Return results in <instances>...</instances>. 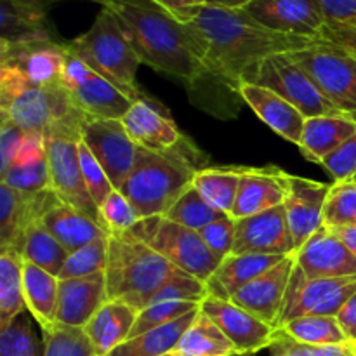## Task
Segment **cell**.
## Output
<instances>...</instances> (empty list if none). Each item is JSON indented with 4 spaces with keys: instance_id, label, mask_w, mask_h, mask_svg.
<instances>
[{
    "instance_id": "f6af8a7d",
    "label": "cell",
    "mask_w": 356,
    "mask_h": 356,
    "mask_svg": "<svg viewBox=\"0 0 356 356\" xmlns=\"http://www.w3.org/2000/svg\"><path fill=\"white\" fill-rule=\"evenodd\" d=\"M99 212L108 233L131 232L141 221V216L120 190L111 191L110 197L99 205Z\"/></svg>"
},
{
    "instance_id": "b9f144b4",
    "label": "cell",
    "mask_w": 356,
    "mask_h": 356,
    "mask_svg": "<svg viewBox=\"0 0 356 356\" xmlns=\"http://www.w3.org/2000/svg\"><path fill=\"white\" fill-rule=\"evenodd\" d=\"M108 236L110 235L92 240L90 243L70 254L65 268L59 275V280L104 273L108 263Z\"/></svg>"
},
{
    "instance_id": "4fadbf2b",
    "label": "cell",
    "mask_w": 356,
    "mask_h": 356,
    "mask_svg": "<svg viewBox=\"0 0 356 356\" xmlns=\"http://www.w3.org/2000/svg\"><path fill=\"white\" fill-rule=\"evenodd\" d=\"M82 141L101 163L115 190H120L134 167L139 149L124 122L117 118H89L82 127Z\"/></svg>"
},
{
    "instance_id": "7bdbcfd3",
    "label": "cell",
    "mask_w": 356,
    "mask_h": 356,
    "mask_svg": "<svg viewBox=\"0 0 356 356\" xmlns=\"http://www.w3.org/2000/svg\"><path fill=\"white\" fill-rule=\"evenodd\" d=\"M0 183L17 191H23V193H38V191L51 190L47 155L35 162L23 163V165H10L6 172L0 174Z\"/></svg>"
},
{
    "instance_id": "cb8c5ba5",
    "label": "cell",
    "mask_w": 356,
    "mask_h": 356,
    "mask_svg": "<svg viewBox=\"0 0 356 356\" xmlns=\"http://www.w3.org/2000/svg\"><path fill=\"white\" fill-rule=\"evenodd\" d=\"M54 0H0V44L56 40L47 9Z\"/></svg>"
},
{
    "instance_id": "ac0fdd59",
    "label": "cell",
    "mask_w": 356,
    "mask_h": 356,
    "mask_svg": "<svg viewBox=\"0 0 356 356\" xmlns=\"http://www.w3.org/2000/svg\"><path fill=\"white\" fill-rule=\"evenodd\" d=\"M200 309L218 323L219 329L232 341L238 353L256 355L257 351L270 348L277 332V329L264 323L252 313L233 305L228 299L207 296L200 305Z\"/></svg>"
},
{
    "instance_id": "e575fe53",
    "label": "cell",
    "mask_w": 356,
    "mask_h": 356,
    "mask_svg": "<svg viewBox=\"0 0 356 356\" xmlns=\"http://www.w3.org/2000/svg\"><path fill=\"white\" fill-rule=\"evenodd\" d=\"M24 259L19 252H0V330L6 329L19 313L26 312L23 296Z\"/></svg>"
},
{
    "instance_id": "d590c367",
    "label": "cell",
    "mask_w": 356,
    "mask_h": 356,
    "mask_svg": "<svg viewBox=\"0 0 356 356\" xmlns=\"http://www.w3.org/2000/svg\"><path fill=\"white\" fill-rule=\"evenodd\" d=\"M21 256L26 263L35 264V266L42 268L47 273L59 278L70 252L38 221L28 232Z\"/></svg>"
},
{
    "instance_id": "94428289",
    "label": "cell",
    "mask_w": 356,
    "mask_h": 356,
    "mask_svg": "<svg viewBox=\"0 0 356 356\" xmlns=\"http://www.w3.org/2000/svg\"><path fill=\"white\" fill-rule=\"evenodd\" d=\"M162 356H188V355H184V353H181V351L174 350V351H169V353H165V355H162Z\"/></svg>"
},
{
    "instance_id": "8d00e7d4",
    "label": "cell",
    "mask_w": 356,
    "mask_h": 356,
    "mask_svg": "<svg viewBox=\"0 0 356 356\" xmlns=\"http://www.w3.org/2000/svg\"><path fill=\"white\" fill-rule=\"evenodd\" d=\"M280 329L292 339L309 344V346H334V344L348 343L336 316H299L287 322Z\"/></svg>"
},
{
    "instance_id": "d6986e66",
    "label": "cell",
    "mask_w": 356,
    "mask_h": 356,
    "mask_svg": "<svg viewBox=\"0 0 356 356\" xmlns=\"http://www.w3.org/2000/svg\"><path fill=\"white\" fill-rule=\"evenodd\" d=\"M65 59V42L40 40L26 44H0V65L13 66L35 86L61 83Z\"/></svg>"
},
{
    "instance_id": "9c48e42d",
    "label": "cell",
    "mask_w": 356,
    "mask_h": 356,
    "mask_svg": "<svg viewBox=\"0 0 356 356\" xmlns=\"http://www.w3.org/2000/svg\"><path fill=\"white\" fill-rule=\"evenodd\" d=\"M291 56L343 113L356 118V52L320 38Z\"/></svg>"
},
{
    "instance_id": "8992f818",
    "label": "cell",
    "mask_w": 356,
    "mask_h": 356,
    "mask_svg": "<svg viewBox=\"0 0 356 356\" xmlns=\"http://www.w3.org/2000/svg\"><path fill=\"white\" fill-rule=\"evenodd\" d=\"M76 111L61 83L35 86L16 68L0 65V117L10 118L26 132L45 134Z\"/></svg>"
},
{
    "instance_id": "03108f58",
    "label": "cell",
    "mask_w": 356,
    "mask_h": 356,
    "mask_svg": "<svg viewBox=\"0 0 356 356\" xmlns=\"http://www.w3.org/2000/svg\"><path fill=\"white\" fill-rule=\"evenodd\" d=\"M96 356H99V355H96Z\"/></svg>"
},
{
    "instance_id": "ffe728a7",
    "label": "cell",
    "mask_w": 356,
    "mask_h": 356,
    "mask_svg": "<svg viewBox=\"0 0 356 356\" xmlns=\"http://www.w3.org/2000/svg\"><path fill=\"white\" fill-rule=\"evenodd\" d=\"M330 184L308 177H289V195L285 198V214L296 243V252L323 226V207Z\"/></svg>"
},
{
    "instance_id": "7dc6e473",
    "label": "cell",
    "mask_w": 356,
    "mask_h": 356,
    "mask_svg": "<svg viewBox=\"0 0 356 356\" xmlns=\"http://www.w3.org/2000/svg\"><path fill=\"white\" fill-rule=\"evenodd\" d=\"M207 296V284L183 271V273L174 277L170 282H167V284L160 289L159 294L153 298V301L149 302V305H156V302L165 301H184L202 305Z\"/></svg>"
},
{
    "instance_id": "52a82bcc",
    "label": "cell",
    "mask_w": 356,
    "mask_h": 356,
    "mask_svg": "<svg viewBox=\"0 0 356 356\" xmlns=\"http://www.w3.org/2000/svg\"><path fill=\"white\" fill-rule=\"evenodd\" d=\"M87 120L89 118L86 115L76 111L45 132L51 190L58 195L63 204L76 209L104 228L99 207L90 198L80 170L79 143L82 139V127Z\"/></svg>"
},
{
    "instance_id": "6125c7cd",
    "label": "cell",
    "mask_w": 356,
    "mask_h": 356,
    "mask_svg": "<svg viewBox=\"0 0 356 356\" xmlns=\"http://www.w3.org/2000/svg\"><path fill=\"white\" fill-rule=\"evenodd\" d=\"M228 356H256L254 353H233V355H228Z\"/></svg>"
},
{
    "instance_id": "7402d4cb",
    "label": "cell",
    "mask_w": 356,
    "mask_h": 356,
    "mask_svg": "<svg viewBox=\"0 0 356 356\" xmlns=\"http://www.w3.org/2000/svg\"><path fill=\"white\" fill-rule=\"evenodd\" d=\"M296 266L309 280L356 277V256L325 226L296 252Z\"/></svg>"
},
{
    "instance_id": "9f6ffc18",
    "label": "cell",
    "mask_w": 356,
    "mask_h": 356,
    "mask_svg": "<svg viewBox=\"0 0 356 356\" xmlns=\"http://www.w3.org/2000/svg\"><path fill=\"white\" fill-rule=\"evenodd\" d=\"M155 2L172 13L176 17H183L184 14L204 6L205 0H155Z\"/></svg>"
},
{
    "instance_id": "6da1fadb",
    "label": "cell",
    "mask_w": 356,
    "mask_h": 356,
    "mask_svg": "<svg viewBox=\"0 0 356 356\" xmlns=\"http://www.w3.org/2000/svg\"><path fill=\"white\" fill-rule=\"evenodd\" d=\"M179 19L191 24L204 40L209 75L218 76L235 92L266 58L296 52L316 42L313 38L277 33L257 23L243 9H225L204 3Z\"/></svg>"
},
{
    "instance_id": "74e56055",
    "label": "cell",
    "mask_w": 356,
    "mask_h": 356,
    "mask_svg": "<svg viewBox=\"0 0 356 356\" xmlns=\"http://www.w3.org/2000/svg\"><path fill=\"white\" fill-rule=\"evenodd\" d=\"M31 318L23 312L0 330V356H45L44 339L37 336Z\"/></svg>"
},
{
    "instance_id": "277c9868",
    "label": "cell",
    "mask_w": 356,
    "mask_h": 356,
    "mask_svg": "<svg viewBox=\"0 0 356 356\" xmlns=\"http://www.w3.org/2000/svg\"><path fill=\"white\" fill-rule=\"evenodd\" d=\"M179 273L183 271L132 232L108 236V301H122L141 312Z\"/></svg>"
},
{
    "instance_id": "d6a6232c",
    "label": "cell",
    "mask_w": 356,
    "mask_h": 356,
    "mask_svg": "<svg viewBox=\"0 0 356 356\" xmlns=\"http://www.w3.org/2000/svg\"><path fill=\"white\" fill-rule=\"evenodd\" d=\"M193 186L211 207L232 214L240 186V165L204 167L195 174Z\"/></svg>"
},
{
    "instance_id": "83f0119b",
    "label": "cell",
    "mask_w": 356,
    "mask_h": 356,
    "mask_svg": "<svg viewBox=\"0 0 356 356\" xmlns=\"http://www.w3.org/2000/svg\"><path fill=\"white\" fill-rule=\"evenodd\" d=\"M356 134V118L351 115L337 117L306 118L302 129L301 149L302 156L313 163H322L323 159L339 149L348 139Z\"/></svg>"
},
{
    "instance_id": "f5cc1de1",
    "label": "cell",
    "mask_w": 356,
    "mask_h": 356,
    "mask_svg": "<svg viewBox=\"0 0 356 356\" xmlns=\"http://www.w3.org/2000/svg\"><path fill=\"white\" fill-rule=\"evenodd\" d=\"M268 350L271 351V356H313L315 353V346L292 339L282 329H277Z\"/></svg>"
},
{
    "instance_id": "ab89813d",
    "label": "cell",
    "mask_w": 356,
    "mask_h": 356,
    "mask_svg": "<svg viewBox=\"0 0 356 356\" xmlns=\"http://www.w3.org/2000/svg\"><path fill=\"white\" fill-rule=\"evenodd\" d=\"M325 228L356 226V179L334 181L323 207Z\"/></svg>"
},
{
    "instance_id": "7a4b0ae2",
    "label": "cell",
    "mask_w": 356,
    "mask_h": 356,
    "mask_svg": "<svg viewBox=\"0 0 356 356\" xmlns=\"http://www.w3.org/2000/svg\"><path fill=\"white\" fill-rule=\"evenodd\" d=\"M103 7L118 17L143 65L186 83L209 75L200 35L155 0H104Z\"/></svg>"
},
{
    "instance_id": "f35d334b",
    "label": "cell",
    "mask_w": 356,
    "mask_h": 356,
    "mask_svg": "<svg viewBox=\"0 0 356 356\" xmlns=\"http://www.w3.org/2000/svg\"><path fill=\"white\" fill-rule=\"evenodd\" d=\"M222 216V212L216 211L214 207L205 202V198L195 190V186L191 184L179 198L172 204V207L163 214V218L169 219V221L177 222L181 226H186V228L195 229V232H200L204 226L211 225L212 221Z\"/></svg>"
},
{
    "instance_id": "db71d44e",
    "label": "cell",
    "mask_w": 356,
    "mask_h": 356,
    "mask_svg": "<svg viewBox=\"0 0 356 356\" xmlns=\"http://www.w3.org/2000/svg\"><path fill=\"white\" fill-rule=\"evenodd\" d=\"M337 323L341 330L346 336V341L356 346V294L351 296L346 301V305L341 308V312L336 315Z\"/></svg>"
},
{
    "instance_id": "be15d7a7",
    "label": "cell",
    "mask_w": 356,
    "mask_h": 356,
    "mask_svg": "<svg viewBox=\"0 0 356 356\" xmlns=\"http://www.w3.org/2000/svg\"><path fill=\"white\" fill-rule=\"evenodd\" d=\"M92 2H99L101 6H103V2H104V0H92Z\"/></svg>"
},
{
    "instance_id": "6f0895ef",
    "label": "cell",
    "mask_w": 356,
    "mask_h": 356,
    "mask_svg": "<svg viewBox=\"0 0 356 356\" xmlns=\"http://www.w3.org/2000/svg\"><path fill=\"white\" fill-rule=\"evenodd\" d=\"M313 356H356L355 344H334V346H315Z\"/></svg>"
},
{
    "instance_id": "f1b7e54d",
    "label": "cell",
    "mask_w": 356,
    "mask_h": 356,
    "mask_svg": "<svg viewBox=\"0 0 356 356\" xmlns=\"http://www.w3.org/2000/svg\"><path fill=\"white\" fill-rule=\"evenodd\" d=\"M139 312L122 301H106L96 315L89 320L83 330L92 341L96 353L108 356L115 348L131 337Z\"/></svg>"
},
{
    "instance_id": "11a10c76",
    "label": "cell",
    "mask_w": 356,
    "mask_h": 356,
    "mask_svg": "<svg viewBox=\"0 0 356 356\" xmlns=\"http://www.w3.org/2000/svg\"><path fill=\"white\" fill-rule=\"evenodd\" d=\"M322 38L344 45V47H356V26L355 28H329L323 30Z\"/></svg>"
},
{
    "instance_id": "ba28073f",
    "label": "cell",
    "mask_w": 356,
    "mask_h": 356,
    "mask_svg": "<svg viewBox=\"0 0 356 356\" xmlns=\"http://www.w3.org/2000/svg\"><path fill=\"white\" fill-rule=\"evenodd\" d=\"M131 232L162 254L177 270L202 282H207L221 264V259L205 245L200 233L169 221L163 216L141 219Z\"/></svg>"
},
{
    "instance_id": "30bf717a",
    "label": "cell",
    "mask_w": 356,
    "mask_h": 356,
    "mask_svg": "<svg viewBox=\"0 0 356 356\" xmlns=\"http://www.w3.org/2000/svg\"><path fill=\"white\" fill-rule=\"evenodd\" d=\"M247 82L259 83L275 90L294 104L306 118L346 115L322 92L309 73L294 61L291 52L264 59Z\"/></svg>"
},
{
    "instance_id": "8fae6325",
    "label": "cell",
    "mask_w": 356,
    "mask_h": 356,
    "mask_svg": "<svg viewBox=\"0 0 356 356\" xmlns=\"http://www.w3.org/2000/svg\"><path fill=\"white\" fill-rule=\"evenodd\" d=\"M66 49V47H65ZM61 86L68 90L76 110L87 118H117L125 117L134 101L122 92L117 86L94 72L89 65L66 51Z\"/></svg>"
},
{
    "instance_id": "003e7915",
    "label": "cell",
    "mask_w": 356,
    "mask_h": 356,
    "mask_svg": "<svg viewBox=\"0 0 356 356\" xmlns=\"http://www.w3.org/2000/svg\"><path fill=\"white\" fill-rule=\"evenodd\" d=\"M355 179H356V177H355Z\"/></svg>"
},
{
    "instance_id": "4316f807",
    "label": "cell",
    "mask_w": 356,
    "mask_h": 356,
    "mask_svg": "<svg viewBox=\"0 0 356 356\" xmlns=\"http://www.w3.org/2000/svg\"><path fill=\"white\" fill-rule=\"evenodd\" d=\"M287 257V256H285ZM284 256H264V254H232L225 257L207 284L209 296L218 299H232L236 292L256 280L268 270L277 266Z\"/></svg>"
},
{
    "instance_id": "816d5d0a",
    "label": "cell",
    "mask_w": 356,
    "mask_h": 356,
    "mask_svg": "<svg viewBox=\"0 0 356 356\" xmlns=\"http://www.w3.org/2000/svg\"><path fill=\"white\" fill-rule=\"evenodd\" d=\"M329 28L356 26V0H320Z\"/></svg>"
},
{
    "instance_id": "d4e9b609",
    "label": "cell",
    "mask_w": 356,
    "mask_h": 356,
    "mask_svg": "<svg viewBox=\"0 0 356 356\" xmlns=\"http://www.w3.org/2000/svg\"><path fill=\"white\" fill-rule=\"evenodd\" d=\"M238 94L249 104L250 110L280 138L296 146L301 145L306 117L294 104L275 90L252 82H243L238 87Z\"/></svg>"
},
{
    "instance_id": "7c38bea8",
    "label": "cell",
    "mask_w": 356,
    "mask_h": 356,
    "mask_svg": "<svg viewBox=\"0 0 356 356\" xmlns=\"http://www.w3.org/2000/svg\"><path fill=\"white\" fill-rule=\"evenodd\" d=\"M353 294H356V277L309 280L296 266L289 284L280 327L299 316H336Z\"/></svg>"
},
{
    "instance_id": "91938a15",
    "label": "cell",
    "mask_w": 356,
    "mask_h": 356,
    "mask_svg": "<svg viewBox=\"0 0 356 356\" xmlns=\"http://www.w3.org/2000/svg\"><path fill=\"white\" fill-rule=\"evenodd\" d=\"M252 0H205V6L225 7V9H245Z\"/></svg>"
},
{
    "instance_id": "ee69618b",
    "label": "cell",
    "mask_w": 356,
    "mask_h": 356,
    "mask_svg": "<svg viewBox=\"0 0 356 356\" xmlns=\"http://www.w3.org/2000/svg\"><path fill=\"white\" fill-rule=\"evenodd\" d=\"M200 308L197 302H184V301H165V302H156V305L146 306L141 309L138 315V320L134 323L131 337L141 336V334L148 332V330L156 329V327L167 325L170 322H176L181 316L188 315V313L195 312ZM129 337V339H131Z\"/></svg>"
},
{
    "instance_id": "2e32d148",
    "label": "cell",
    "mask_w": 356,
    "mask_h": 356,
    "mask_svg": "<svg viewBox=\"0 0 356 356\" xmlns=\"http://www.w3.org/2000/svg\"><path fill=\"white\" fill-rule=\"evenodd\" d=\"M233 254H264L292 256L296 243L292 238L284 205L236 219Z\"/></svg>"
},
{
    "instance_id": "680465c9",
    "label": "cell",
    "mask_w": 356,
    "mask_h": 356,
    "mask_svg": "<svg viewBox=\"0 0 356 356\" xmlns=\"http://www.w3.org/2000/svg\"><path fill=\"white\" fill-rule=\"evenodd\" d=\"M330 229V228H329ZM330 232L351 250L356 256V226H348V228H332Z\"/></svg>"
},
{
    "instance_id": "5bb4252c",
    "label": "cell",
    "mask_w": 356,
    "mask_h": 356,
    "mask_svg": "<svg viewBox=\"0 0 356 356\" xmlns=\"http://www.w3.org/2000/svg\"><path fill=\"white\" fill-rule=\"evenodd\" d=\"M58 202L61 200L52 190L23 193L0 183V252H23L31 226Z\"/></svg>"
},
{
    "instance_id": "f546056e",
    "label": "cell",
    "mask_w": 356,
    "mask_h": 356,
    "mask_svg": "<svg viewBox=\"0 0 356 356\" xmlns=\"http://www.w3.org/2000/svg\"><path fill=\"white\" fill-rule=\"evenodd\" d=\"M59 278L24 261L23 296L26 312L33 316L42 334L58 325Z\"/></svg>"
},
{
    "instance_id": "4dcf8cb0",
    "label": "cell",
    "mask_w": 356,
    "mask_h": 356,
    "mask_svg": "<svg viewBox=\"0 0 356 356\" xmlns=\"http://www.w3.org/2000/svg\"><path fill=\"white\" fill-rule=\"evenodd\" d=\"M40 222L70 254L90 243L92 240L110 235L92 219L63 202H58L54 207L49 209L42 216Z\"/></svg>"
},
{
    "instance_id": "1f68e13d",
    "label": "cell",
    "mask_w": 356,
    "mask_h": 356,
    "mask_svg": "<svg viewBox=\"0 0 356 356\" xmlns=\"http://www.w3.org/2000/svg\"><path fill=\"white\" fill-rule=\"evenodd\" d=\"M198 309L181 316L176 322L156 327V329L148 330L141 336L131 337L118 348H115L108 356H162L169 353V351H174L179 344L181 337L184 336L188 327L191 325V322L197 316Z\"/></svg>"
},
{
    "instance_id": "e7e4bbea",
    "label": "cell",
    "mask_w": 356,
    "mask_h": 356,
    "mask_svg": "<svg viewBox=\"0 0 356 356\" xmlns=\"http://www.w3.org/2000/svg\"><path fill=\"white\" fill-rule=\"evenodd\" d=\"M343 47H344V45H343ZM346 49H351V51L356 52V47H346Z\"/></svg>"
},
{
    "instance_id": "c3c4849f",
    "label": "cell",
    "mask_w": 356,
    "mask_h": 356,
    "mask_svg": "<svg viewBox=\"0 0 356 356\" xmlns=\"http://www.w3.org/2000/svg\"><path fill=\"white\" fill-rule=\"evenodd\" d=\"M235 228L236 219L229 214H222L219 216L216 221H212L211 225L204 226L198 233H200L205 245L211 249V252L222 261L225 257L232 256L233 254V245H235Z\"/></svg>"
},
{
    "instance_id": "44dd1931",
    "label": "cell",
    "mask_w": 356,
    "mask_h": 356,
    "mask_svg": "<svg viewBox=\"0 0 356 356\" xmlns=\"http://www.w3.org/2000/svg\"><path fill=\"white\" fill-rule=\"evenodd\" d=\"M291 174L278 167H240V186L232 214L249 218L285 204Z\"/></svg>"
},
{
    "instance_id": "603a6c76",
    "label": "cell",
    "mask_w": 356,
    "mask_h": 356,
    "mask_svg": "<svg viewBox=\"0 0 356 356\" xmlns=\"http://www.w3.org/2000/svg\"><path fill=\"white\" fill-rule=\"evenodd\" d=\"M122 122L139 148L167 152L184 139L169 111L149 97L134 101Z\"/></svg>"
},
{
    "instance_id": "bcb514c9",
    "label": "cell",
    "mask_w": 356,
    "mask_h": 356,
    "mask_svg": "<svg viewBox=\"0 0 356 356\" xmlns=\"http://www.w3.org/2000/svg\"><path fill=\"white\" fill-rule=\"evenodd\" d=\"M79 159H80V170H82V177H83V183H86L87 186V191H89L94 204L99 207V205L110 197V193L115 190V186L111 184L108 174L104 172L101 163L97 162V159L92 155V152L87 148V145L82 141V139H80L79 143Z\"/></svg>"
},
{
    "instance_id": "681fc988",
    "label": "cell",
    "mask_w": 356,
    "mask_h": 356,
    "mask_svg": "<svg viewBox=\"0 0 356 356\" xmlns=\"http://www.w3.org/2000/svg\"><path fill=\"white\" fill-rule=\"evenodd\" d=\"M320 165L334 177V181L355 179L356 177V134L348 139L339 149L330 153Z\"/></svg>"
},
{
    "instance_id": "484cf974",
    "label": "cell",
    "mask_w": 356,
    "mask_h": 356,
    "mask_svg": "<svg viewBox=\"0 0 356 356\" xmlns=\"http://www.w3.org/2000/svg\"><path fill=\"white\" fill-rule=\"evenodd\" d=\"M106 301L104 273L59 280L58 323L83 329Z\"/></svg>"
},
{
    "instance_id": "f907efd6",
    "label": "cell",
    "mask_w": 356,
    "mask_h": 356,
    "mask_svg": "<svg viewBox=\"0 0 356 356\" xmlns=\"http://www.w3.org/2000/svg\"><path fill=\"white\" fill-rule=\"evenodd\" d=\"M26 131L14 124L10 118L0 117V174L6 172L16 160Z\"/></svg>"
},
{
    "instance_id": "60d3db41",
    "label": "cell",
    "mask_w": 356,
    "mask_h": 356,
    "mask_svg": "<svg viewBox=\"0 0 356 356\" xmlns=\"http://www.w3.org/2000/svg\"><path fill=\"white\" fill-rule=\"evenodd\" d=\"M45 356H96V348L82 327L58 323L52 330L42 334Z\"/></svg>"
},
{
    "instance_id": "836d02e7",
    "label": "cell",
    "mask_w": 356,
    "mask_h": 356,
    "mask_svg": "<svg viewBox=\"0 0 356 356\" xmlns=\"http://www.w3.org/2000/svg\"><path fill=\"white\" fill-rule=\"evenodd\" d=\"M176 350L188 356H228L238 353L218 323L202 309H198L197 316L181 337Z\"/></svg>"
},
{
    "instance_id": "e0dca14e",
    "label": "cell",
    "mask_w": 356,
    "mask_h": 356,
    "mask_svg": "<svg viewBox=\"0 0 356 356\" xmlns=\"http://www.w3.org/2000/svg\"><path fill=\"white\" fill-rule=\"evenodd\" d=\"M296 268V254L287 256L284 261L268 270L256 280L232 296L229 301L245 312L252 313L273 329H280L282 313L285 308L289 284Z\"/></svg>"
},
{
    "instance_id": "5b68a950",
    "label": "cell",
    "mask_w": 356,
    "mask_h": 356,
    "mask_svg": "<svg viewBox=\"0 0 356 356\" xmlns=\"http://www.w3.org/2000/svg\"><path fill=\"white\" fill-rule=\"evenodd\" d=\"M70 54L82 59L101 76L117 86L132 101L141 99V87L136 80L139 61L124 26L106 7H101L92 26L73 40L65 42Z\"/></svg>"
},
{
    "instance_id": "3957f363",
    "label": "cell",
    "mask_w": 356,
    "mask_h": 356,
    "mask_svg": "<svg viewBox=\"0 0 356 356\" xmlns=\"http://www.w3.org/2000/svg\"><path fill=\"white\" fill-rule=\"evenodd\" d=\"M200 149L184 138L176 148L152 152L139 148L131 174L120 191L131 200L141 219L163 216L193 184L200 169Z\"/></svg>"
},
{
    "instance_id": "9a60e30c",
    "label": "cell",
    "mask_w": 356,
    "mask_h": 356,
    "mask_svg": "<svg viewBox=\"0 0 356 356\" xmlns=\"http://www.w3.org/2000/svg\"><path fill=\"white\" fill-rule=\"evenodd\" d=\"M243 10L263 26L292 37L318 40L327 28L320 0H252Z\"/></svg>"
}]
</instances>
